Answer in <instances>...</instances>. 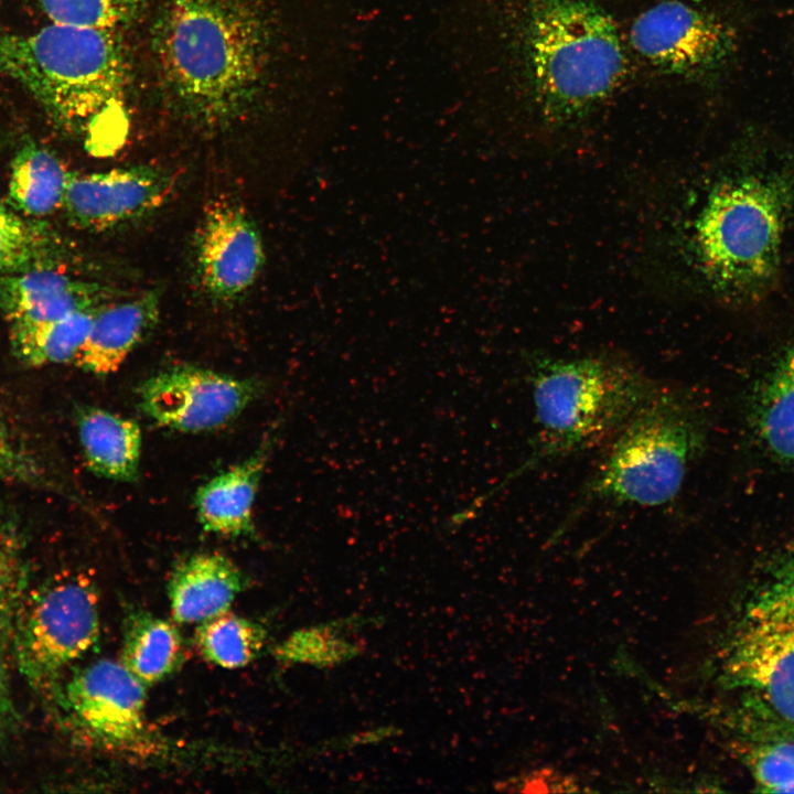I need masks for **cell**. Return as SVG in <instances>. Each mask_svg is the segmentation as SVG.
I'll list each match as a JSON object with an SVG mask.
<instances>
[{
	"label": "cell",
	"instance_id": "6da1fadb",
	"mask_svg": "<svg viewBox=\"0 0 794 794\" xmlns=\"http://www.w3.org/2000/svg\"><path fill=\"white\" fill-rule=\"evenodd\" d=\"M793 224L794 151L748 138L700 197L688 226V259L710 294L757 303L776 285Z\"/></svg>",
	"mask_w": 794,
	"mask_h": 794
},
{
	"label": "cell",
	"instance_id": "7a4b0ae2",
	"mask_svg": "<svg viewBox=\"0 0 794 794\" xmlns=\"http://www.w3.org/2000/svg\"><path fill=\"white\" fill-rule=\"evenodd\" d=\"M272 29L255 0H167L154 46L182 110L202 125L236 118L260 88Z\"/></svg>",
	"mask_w": 794,
	"mask_h": 794
},
{
	"label": "cell",
	"instance_id": "3957f363",
	"mask_svg": "<svg viewBox=\"0 0 794 794\" xmlns=\"http://www.w3.org/2000/svg\"><path fill=\"white\" fill-rule=\"evenodd\" d=\"M528 379L535 420L530 451L498 486L462 511L466 518L525 473L611 440L658 388L633 364L609 355L536 357Z\"/></svg>",
	"mask_w": 794,
	"mask_h": 794
},
{
	"label": "cell",
	"instance_id": "277c9868",
	"mask_svg": "<svg viewBox=\"0 0 794 794\" xmlns=\"http://www.w3.org/2000/svg\"><path fill=\"white\" fill-rule=\"evenodd\" d=\"M516 40L530 93L549 124L582 118L626 73L614 21L589 0H524Z\"/></svg>",
	"mask_w": 794,
	"mask_h": 794
},
{
	"label": "cell",
	"instance_id": "5b68a950",
	"mask_svg": "<svg viewBox=\"0 0 794 794\" xmlns=\"http://www.w3.org/2000/svg\"><path fill=\"white\" fill-rule=\"evenodd\" d=\"M561 519L564 533L591 507H659L679 494L706 441L702 411L679 388L658 387L610 440Z\"/></svg>",
	"mask_w": 794,
	"mask_h": 794
},
{
	"label": "cell",
	"instance_id": "8992f818",
	"mask_svg": "<svg viewBox=\"0 0 794 794\" xmlns=\"http://www.w3.org/2000/svg\"><path fill=\"white\" fill-rule=\"evenodd\" d=\"M0 72L73 130L118 104L128 79L115 30L54 22L28 33L0 30Z\"/></svg>",
	"mask_w": 794,
	"mask_h": 794
},
{
	"label": "cell",
	"instance_id": "52a82bcc",
	"mask_svg": "<svg viewBox=\"0 0 794 794\" xmlns=\"http://www.w3.org/2000/svg\"><path fill=\"white\" fill-rule=\"evenodd\" d=\"M99 630V597L89 577L52 578L20 600L11 633L18 666L44 687L89 651Z\"/></svg>",
	"mask_w": 794,
	"mask_h": 794
},
{
	"label": "cell",
	"instance_id": "ba28073f",
	"mask_svg": "<svg viewBox=\"0 0 794 794\" xmlns=\"http://www.w3.org/2000/svg\"><path fill=\"white\" fill-rule=\"evenodd\" d=\"M730 662L734 678L794 726V552L751 601Z\"/></svg>",
	"mask_w": 794,
	"mask_h": 794
},
{
	"label": "cell",
	"instance_id": "9c48e42d",
	"mask_svg": "<svg viewBox=\"0 0 794 794\" xmlns=\"http://www.w3.org/2000/svg\"><path fill=\"white\" fill-rule=\"evenodd\" d=\"M630 42L651 65L668 74L704 78L722 71L737 50L733 29L704 9L662 1L632 23Z\"/></svg>",
	"mask_w": 794,
	"mask_h": 794
},
{
	"label": "cell",
	"instance_id": "30bf717a",
	"mask_svg": "<svg viewBox=\"0 0 794 794\" xmlns=\"http://www.w3.org/2000/svg\"><path fill=\"white\" fill-rule=\"evenodd\" d=\"M264 264L261 235L245 206L228 195L211 198L193 239L194 278L203 296L221 305L238 302Z\"/></svg>",
	"mask_w": 794,
	"mask_h": 794
},
{
	"label": "cell",
	"instance_id": "8fae6325",
	"mask_svg": "<svg viewBox=\"0 0 794 794\" xmlns=\"http://www.w3.org/2000/svg\"><path fill=\"white\" fill-rule=\"evenodd\" d=\"M259 390L253 379L184 364L147 378L138 397L142 411L159 426L198 433L234 421Z\"/></svg>",
	"mask_w": 794,
	"mask_h": 794
},
{
	"label": "cell",
	"instance_id": "7c38bea8",
	"mask_svg": "<svg viewBox=\"0 0 794 794\" xmlns=\"http://www.w3.org/2000/svg\"><path fill=\"white\" fill-rule=\"evenodd\" d=\"M179 178L176 170L159 165L71 174L62 207L78 228L109 230L159 210L175 192Z\"/></svg>",
	"mask_w": 794,
	"mask_h": 794
},
{
	"label": "cell",
	"instance_id": "4fadbf2b",
	"mask_svg": "<svg viewBox=\"0 0 794 794\" xmlns=\"http://www.w3.org/2000/svg\"><path fill=\"white\" fill-rule=\"evenodd\" d=\"M64 697L74 721L101 744L133 749L144 742V685L121 662L86 665L66 684Z\"/></svg>",
	"mask_w": 794,
	"mask_h": 794
},
{
	"label": "cell",
	"instance_id": "5bb4252c",
	"mask_svg": "<svg viewBox=\"0 0 794 794\" xmlns=\"http://www.w3.org/2000/svg\"><path fill=\"white\" fill-rule=\"evenodd\" d=\"M126 296L47 267L0 276V309L10 324L55 320Z\"/></svg>",
	"mask_w": 794,
	"mask_h": 794
},
{
	"label": "cell",
	"instance_id": "9a60e30c",
	"mask_svg": "<svg viewBox=\"0 0 794 794\" xmlns=\"http://www.w3.org/2000/svg\"><path fill=\"white\" fill-rule=\"evenodd\" d=\"M126 297L105 303L96 311L89 333L73 362L81 369L97 376L117 372L157 326L159 290Z\"/></svg>",
	"mask_w": 794,
	"mask_h": 794
},
{
	"label": "cell",
	"instance_id": "2e32d148",
	"mask_svg": "<svg viewBox=\"0 0 794 794\" xmlns=\"http://www.w3.org/2000/svg\"><path fill=\"white\" fill-rule=\"evenodd\" d=\"M246 577L228 557L195 552L173 569L168 584L172 618L178 623H201L228 611L245 589Z\"/></svg>",
	"mask_w": 794,
	"mask_h": 794
},
{
	"label": "cell",
	"instance_id": "e0dca14e",
	"mask_svg": "<svg viewBox=\"0 0 794 794\" xmlns=\"http://www.w3.org/2000/svg\"><path fill=\"white\" fill-rule=\"evenodd\" d=\"M272 440L201 485L194 497L197 519L210 533L243 537L254 532L253 511Z\"/></svg>",
	"mask_w": 794,
	"mask_h": 794
},
{
	"label": "cell",
	"instance_id": "ac0fdd59",
	"mask_svg": "<svg viewBox=\"0 0 794 794\" xmlns=\"http://www.w3.org/2000/svg\"><path fill=\"white\" fill-rule=\"evenodd\" d=\"M753 433L774 460L794 466V342L770 364L754 389Z\"/></svg>",
	"mask_w": 794,
	"mask_h": 794
},
{
	"label": "cell",
	"instance_id": "d6986e66",
	"mask_svg": "<svg viewBox=\"0 0 794 794\" xmlns=\"http://www.w3.org/2000/svg\"><path fill=\"white\" fill-rule=\"evenodd\" d=\"M76 425L85 461L95 474L119 482L138 479L142 434L136 420L85 407Z\"/></svg>",
	"mask_w": 794,
	"mask_h": 794
},
{
	"label": "cell",
	"instance_id": "ffe728a7",
	"mask_svg": "<svg viewBox=\"0 0 794 794\" xmlns=\"http://www.w3.org/2000/svg\"><path fill=\"white\" fill-rule=\"evenodd\" d=\"M71 173L47 149L25 142L14 155L9 198L28 216H45L62 207Z\"/></svg>",
	"mask_w": 794,
	"mask_h": 794
},
{
	"label": "cell",
	"instance_id": "44dd1931",
	"mask_svg": "<svg viewBox=\"0 0 794 794\" xmlns=\"http://www.w3.org/2000/svg\"><path fill=\"white\" fill-rule=\"evenodd\" d=\"M182 655V636L172 622L150 613H138L127 623L120 662L143 685L170 675Z\"/></svg>",
	"mask_w": 794,
	"mask_h": 794
},
{
	"label": "cell",
	"instance_id": "7402d4cb",
	"mask_svg": "<svg viewBox=\"0 0 794 794\" xmlns=\"http://www.w3.org/2000/svg\"><path fill=\"white\" fill-rule=\"evenodd\" d=\"M98 308L55 320L10 324L14 353L31 366L74 362Z\"/></svg>",
	"mask_w": 794,
	"mask_h": 794
},
{
	"label": "cell",
	"instance_id": "603a6c76",
	"mask_svg": "<svg viewBox=\"0 0 794 794\" xmlns=\"http://www.w3.org/2000/svg\"><path fill=\"white\" fill-rule=\"evenodd\" d=\"M194 643L207 662L237 669L250 664L261 652L265 632L256 622L226 611L198 623Z\"/></svg>",
	"mask_w": 794,
	"mask_h": 794
},
{
	"label": "cell",
	"instance_id": "cb8c5ba5",
	"mask_svg": "<svg viewBox=\"0 0 794 794\" xmlns=\"http://www.w3.org/2000/svg\"><path fill=\"white\" fill-rule=\"evenodd\" d=\"M55 253L49 233L0 205V276L42 268Z\"/></svg>",
	"mask_w": 794,
	"mask_h": 794
},
{
	"label": "cell",
	"instance_id": "d4e9b609",
	"mask_svg": "<svg viewBox=\"0 0 794 794\" xmlns=\"http://www.w3.org/2000/svg\"><path fill=\"white\" fill-rule=\"evenodd\" d=\"M54 23L116 30L133 21L147 0H36Z\"/></svg>",
	"mask_w": 794,
	"mask_h": 794
},
{
	"label": "cell",
	"instance_id": "484cf974",
	"mask_svg": "<svg viewBox=\"0 0 794 794\" xmlns=\"http://www.w3.org/2000/svg\"><path fill=\"white\" fill-rule=\"evenodd\" d=\"M22 543L15 524L0 513V647L11 640L22 598Z\"/></svg>",
	"mask_w": 794,
	"mask_h": 794
},
{
	"label": "cell",
	"instance_id": "4316f807",
	"mask_svg": "<svg viewBox=\"0 0 794 794\" xmlns=\"http://www.w3.org/2000/svg\"><path fill=\"white\" fill-rule=\"evenodd\" d=\"M750 768L759 791L794 793V742H771L757 748Z\"/></svg>",
	"mask_w": 794,
	"mask_h": 794
},
{
	"label": "cell",
	"instance_id": "83f0119b",
	"mask_svg": "<svg viewBox=\"0 0 794 794\" xmlns=\"http://www.w3.org/2000/svg\"><path fill=\"white\" fill-rule=\"evenodd\" d=\"M343 652L342 644L326 630L308 629L289 636L276 647L275 655L282 662L326 664L340 659Z\"/></svg>",
	"mask_w": 794,
	"mask_h": 794
},
{
	"label": "cell",
	"instance_id": "f1b7e54d",
	"mask_svg": "<svg viewBox=\"0 0 794 794\" xmlns=\"http://www.w3.org/2000/svg\"><path fill=\"white\" fill-rule=\"evenodd\" d=\"M0 481L44 485V472L35 458L0 419Z\"/></svg>",
	"mask_w": 794,
	"mask_h": 794
},
{
	"label": "cell",
	"instance_id": "f546056e",
	"mask_svg": "<svg viewBox=\"0 0 794 794\" xmlns=\"http://www.w3.org/2000/svg\"><path fill=\"white\" fill-rule=\"evenodd\" d=\"M522 792H572L578 791L576 784L568 777L558 775L548 770L536 772L522 782Z\"/></svg>",
	"mask_w": 794,
	"mask_h": 794
},
{
	"label": "cell",
	"instance_id": "4dcf8cb0",
	"mask_svg": "<svg viewBox=\"0 0 794 794\" xmlns=\"http://www.w3.org/2000/svg\"><path fill=\"white\" fill-rule=\"evenodd\" d=\"M9 713V694L3 665L0 661V729L3 727Z\"/></svg>",
	"mask_w": 794,
	"mask_h": 794
}]
</instances>
